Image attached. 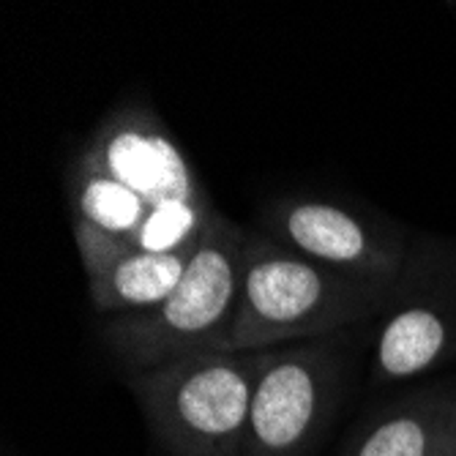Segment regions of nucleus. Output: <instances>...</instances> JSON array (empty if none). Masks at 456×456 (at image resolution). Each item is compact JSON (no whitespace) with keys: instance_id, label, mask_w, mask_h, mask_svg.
<instances>
[{"instance_id":"1","label":"nucleus","mask_w":456,"mask_h":456,"mask_svg":"<svg viewBox=\"0 0 456 456\" xmlns=\"http://www.w3.org/2000/svg\"><path fill=\"white\" fill-rule=\"evenodd\" d=\"M407 287L330 271L248 227L235 314L205 350L248 353L330 337L394 309Z\"/></svg>"},{"instance_id":"2","label":"nucleus","mask_w":456,"mask_h":456,"mask_svg":"<svg viewBox=\"0 0 456 456\" xmlns=\"http://www.w3.org/2000/svg\"><path fill=\"white\" fill-rule=\"evenodd\" d=\"M265 350H197L129 371L126 386L170 456H243Z\"/></svg>"},{"instance_id":"3","label":"nucleus","mask_w":456,"mask_h":456,"mask_svg":"<svg viewBox=\"0 0 456 456\" xmlns=\"http://www.w3.org/2000/svg\"><path fill=\"white\" fill-rule=\"evenodd\" d=\"M248 227L222 211L205 230L197 252L161 304L104 317L102 337L129 371L151 369L208 347L235 314Z\"/></svg>"},{"instance_id":"4","label":"nucleus","mask_w":456,"mask_h":456,"mask_svg":"<svg viewBox=\"0 0 456 456\" xmlns=\"http://www.w3.org/2000/svg\"><path fill=\"white\" fill-rule=\"evenodd\" d=\"M257 230L330 271L378 284H410L404 232L350 205L306 194L279 197L260 211Z\"/></svg>"},{"instance_id":"5","label":"nucleus","mask_w":456,"mask_h":456,"mask_svg":"<svg viewBox=\"0 0 456 456\" xmlns=\"http://www.w3.org/2000/svg\"><path fill=\"white\" fill-rule=\"evenodd\" d=\"M339 386V355L325 342L265 350L243 456H304L325 427Z\"/></svg>"},{"instance_id":"6","label":"nucleus","mask_w":456,"mask_h":456,"mask_svg":"<svg viewBox=\"0 0 456 456\" xmlns=\"http://www.w3.org/2000/svg\"><path fill=\"white\" fill-rule=\"evenodd\" d=\"M74 159L159 211L214 205L189 156L145 102H120L110 110Z\"/></svg>"},{"instance_id":"7","label":"nucleus","mask_w":456,"mask_h":456,"mask_svg":"<svg viewBox=\"0 0 456 456\" xmlns=\"http://www.w3.org/2000/svg\"><path fill=\"white\" fill-rule=\"evenodd\" d=\"M74 240L94 309L112 317L151 309L167 298L183 279L202 238L175 252H145L88 224H74Z\"/></svg>"},{"instance_id":"8","label":"nucleus","mask_w":456,"mask_h":456,"mask_svg":"<svg viewBox=\"0 0 456 456\" xmlns=\"http://www.w3.org/2000/svg\"><path fill=\"white\" fill-rule=\"evenodd\" d=\"M337 456H456V391L429 388L380 407Z\"/></svg>"},{"instance_id":"9","label":"nucleus","mask_w":456,"mask_h":456,"mask_svg":"<svg viewBox=\"0 0 456 456\" xmlns=\"http://www.w3.org/2000/svg\"><path fill=\"white\" fill-rule=\"evenodd\" d=\"M456 347V306L445 298L399 301L375 339L371 383L412 380L445 361Z\"/></svg>"}]
</instances>
